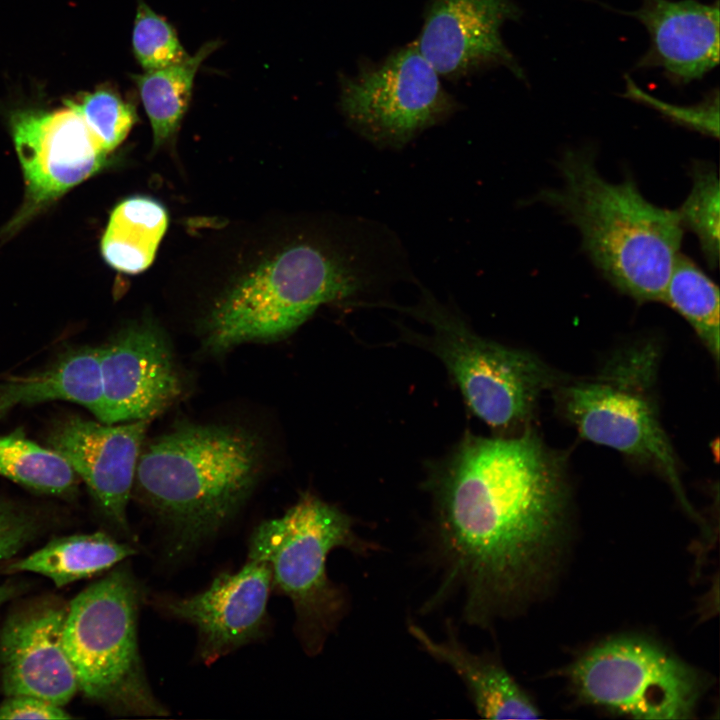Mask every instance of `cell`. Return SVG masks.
Listing matches in <instances>:
<instances>
[{
	"label": "cell",
	"instance_id": "1",
	"mask_svg": "<svg viewBox=\"0 0 720 720\" xmlns=\"http://www.w3.org/2000/svg\"><path fill=\"white\" fill-rule=\"evenodd\" d=\"M430 554L440 580L422 607L462 599L486 627L535 583L566 515L565 458L528 426L509 437L467 435L433 474Z\"/></svg>",
	"mask_w": 720,
	"mask_h": 720
},
{
	"label": "cell",
	"instance_id": "2",
	"mask_svg": "<svg viewBox=\"0 0 720 720\" xmlns=\"http://www.w3.org/2000/svg\"><path fill=\"white\" fill-rule=\"evenodd\" d=\"M399 245L374 223L344 218L259 265L211 310L204 345L214 353L292 333L323 304L377 289L401 272Z\"/></svg>",
	"mask_w": 720,
	"mask_h": 720
},
{
	"label": "cell",
	"instance_id": "3",
	"mask_svg": "<svg viewBox=\"0 0 720 720\" xmlns=\"http://www.w3.org/2000/svg\"><path fill=\"white\" fill-rule=\"evenodd\" d=\"M557 169L562 185L540 191L533 201L556 209L578 229L582 249L619 292L638 303L662 302L684 233L677 210L648 201L631 176L606 180L591 148L565 150Z\"/></svg>",
	"mask_w": 720,
	"mask_h": 720
},
{
	"label": "cell",
	"instance_id": "4",
	"mask_svg": "<svg viewBox=\"0 0 720 720\" xmlns=\"http://www.w3.org/2000/svg\"><path fill=\"white\" fill-rule=\"evenodd\" d=\"M261 465L254 435L229 425L182 424L140 452V500L168 531L167 553L184 556L215 535L253 490Z\"/></svg>",
	"mask_w": 720,
	"mask_h": 720
},
{
	"label": "cell",
	"instance_id": "5",
	"mask_svg": "<svg viewBox=\"0 0 720 720\" xmlns=\"http://www.w3.org/2000/svg\"><path fill=\"white\" fill-rule=\"evenodd\" d=\"M337 548L367 555L378 545L356 533L351 516L312 494L260 523L248 542L247 557L267 562L272 589L291 600L296 634L312 656L321 652L348 608L346 592L327 574L328 556Z\"/></svg>",
	"mask_w": 720,
	"mask_h": 720
},
{
	"label": "cell",
	"instance_id": "6",
	"mask_svg": "<svg viewBox=\"0 0 720 720\" xmlns=\"http://www.w3.org/2000/svg\"><path fill=\"white\" fill-rule=\"evenodd\" d=\"M659 350L642 342L623 349L592 378L555 385L561 414L579 435L646 464L670 484L685 510L686 498L673 447L662 427L655 384Z\"/></svg>",
	"mask_w": 720,
	"mask_h": 720
},
{
	"label": "cell",
	"instance_id": "7",
	"mask_svg": "<svg viewBox=\"0 0 720 720\" xmlns=\"http://www.w3.org/2000/svg\"><path fill=\"white\" fill-rule=\"evenodd\" d=\"M143 590L127 568L93 583L71 602L63 641L79 690L113 711L162 717L139 653L137 620Z\"/></svg>",
	"mask_w": 720,
	"mask_h": 720
},
{
	"label": "cell",
	"instance_id": "8",
	"mask_svg": "<svg viewBox=\"0 0 720 720\" xmlns=\"http://www.w3.org/2000/svg\"><path fill=\"white\" fill-rule=\"evenodd\" d=\"M407 310L432 328L433 350L474 415L498 431L530 426L540 396L558 383L551 368L530 352L480 337L426 290Z\"/></svg>",
	"mask_w": 720,
	"mask_h": 720
},
{
	"label": "cell",
	"instance_id": "9",
	"mask_svg": "<svg viewBox=\"0 0 720 720\" xmlns=\"http://www.w3.org/2000/svg\"><path fill=\"white\" fill-rule=\"evenodd\" d=\"M569 679L584 702L636 719H688L703 680L691 666L653 641L621 636L587 651Z\"/></svg>",
	"mask_w": 720,
	"mask_h": 720
},
{
	"label": "cell",
	"instance_id": "10",
	"mask_svg": "<svg viewBox=\"0 0 720 720\" xmlns=\"http://www.w3.org/2000/svg\"><path fill=\"white\" fill-rule=\"evenodd\" d=\"M340 108L347 123L382 148L400 149L458 109L415 42L378 64L344 76Z\"/></svg>",
	"mask_w": 720,
	"mask_h": 720
},
{
	"label": "cell",
	"instance_id": "11",
	"mask_svg": "<svg viewBox=\"0 0 720 720\" xmlns=\"http://www.w3.org/2000/svg\"><path fill=\"white\" fill-rule=\"evenodd\" d=\"M272 590L267 562L247 557L236 572H223L197 594H156L152 605L162 614L189 623L198 634V656L205 664L265 636Z\"/></svg>",
	"mask_w": 720,
	"mask_h": 720
},
{
	"label": "cell",
	"instance_id": "12",
	"mask_svg": "<svg viewBox=\"0 0 720 720\" xmlns=\"http://www.w3.org/2000/svg\"><path fill=\"white\" fill-rule=\"evenodd\" d=\"M10 130L34 205L59 197L107 160L108 153L68 104L52 111H17L10 118Z\"/></svg>",
	"mask_w": 720,
	"mask_h": 720
},
{
	"label": "cell",
	"instance_id": "13",
	"mask_svg": "<svg viewBox=\"0 0 720 720\" xmlns=\"http://www.w3.org/2000/svg\"><path fill=\"white\" fill-rule=\"evenodd\" d=\"M99 349L103 385L99 421L151 420L180 396L182 382L172 351L153 324L128 327Z\"/></svg>",
	"mask_w": 720,
	"mask_h": 720
},
{
	"label": "cell",
	"instance_id": "14",
	"mask_svg": "<svg viewBox=\"0 0 720 720\" xmlns=\"http://www.w3.org/2000/svg\"><path fill=\"white\" fill-rule=\"evenodd\" d=\"M151 420L108 424L66 417L53 426L48 447L61 455L89 488L106 517L130 533L127 505Z\"/></svg>",
	"mask_w": 720,
	"mask_h": 720
},
{
	"label": "cell",
	"instance_id": "15",
	"mask_svg": "<svg viewBox=\"0 0 720 720\" xmlns=\"http://www.w3.org/2000/svg\"><path fill=\"white\" fill-rule=\"evenodd\" d=\"M520 14L513 0H431L415 43L440 76L459 78L503 66L524 79L501 37L503 24Z\"/></svg>",
	"mask_w": 720,
	"mask_h": 720
},
{
	"label": "cell",
	"instance_id": "16",
	"mask_svg": "<svg viewBox=\"0 0 720 720\" xmlns=\"http://www.w3.org/2000/svg\"><path fill=\"white\" fill-rule=\"evenodd\" d=\"M66 613L43 603L7 620L0 632V668L8 697L31 696L63 707L79 690L63 641Z\"/></svg>",
	"mask_w": 720,
	"mask_h": 720
},
{
	"label": "cell",
	"instance_id": "17",
	"mask_svg": "<svg viewBox=\"0 0 720 720\" xmlns=\"http://www.w3.org/2000/svg\"><path fill=\"white\" fill-rule=\"evenodd\" d=\"M630 15L647 29L651 44L636 68H661L678 85L701 79L719 63V1L642 0Z\"/></svg>",
	"mask_w": 720,
	"mask_h": 720
},
{
	"label": "cell",
	"instance_id": "18",
	"mask_svg": "<svg viewBox=\"0 0 720 720\" xmlns=\"http://www.w3.org/2000/svg\"><path fill=\"white\" fill-rule=\"evenodd\" d=\"M447 637L436 641L419 625L409 622L408 632L436 661L446 664L462 680L476 712L487 719H535L540 710L505 667L489 654L469 651L448 620Z\"/></svg>",
	"mask_w": 720,
	"mask_h": 720
},
{
	"label": "cell",
	"instance_id": "19",
	"mask_svg": "<svg viewBox=\"0 0 720 720\" xmlns=\"http://www.w3.org/2000/svg\"><path fill=\"white\" fill-rule=\"evenodd\" d=\"M55 400L82 405L100 419L103 385L99 347L72 348L42 371L0 381V418L17 406Z\"/></svg>",
	"mask_w": 720,
	"mask_h": 720
},
{
	"label": "cell",
	"instance_id": "20",
	"mask_svg": "<svg viewBox=\"0 0 720 720\" xmlns=\"http://www.w3.org/2000/svg\"><path fill=\"white\" fill-rule=\"evenodd\" d=\"M135 553L131 545L103 532L77 534L50 541L8 565L7 572L38 573L62 587L105 571Z\"/></svg>",
	"mask_w": 720,
	"mask_h": 720
},
{
	"label": "cell",
	"instance_id": "21",
	"mask_svg": "<svg viewBox=\"0 0 720 720\" xmlns=\"http://www.w3.org/2000/svg\"><path fill=\"white\" fill-rule=\"evenodd\" d=\"M167 226V211L158 201L143 196L125 199L114 208L104 232V260L120 272L144 271L152 263Z\"/></svg>",
	"mask_w": 720,
	"mask_h": 720
},
{
	"label": "cell",
	"instance_id": "22",
	"mask_svg": "<svg viewBox=\"0 0 720 720\" xmlns=\"http://www.w3.org/2000/svg\"><path fill=\"white\" fill-rule=\"evenodd\" d=\"M220 44L217 40L206 42L180 64L133 76L152 126L155 147L177 131L189 106L197 71Z\"/></svg>",
	"mask_w": 720,
	"mask_h": 720
},
{
	"label": "cell",
	"instance_id": "23",
	"mask_svg": "<svg viewBox=\"0 0 720 720\" xmlns=\"http://www.w3.org/2000/svg\"><path fill=\"white\" fill-rule=\"evenodd\" d=\"M0 475L44 494L71 498L78 490L77 474L69 463L21 430L0 436Z\"/></svg>",
	"mask_w": 720,
	"mask_h": 720
},
{
	"label": "cell",
	"instance_id": "24",
	"mask_svg": "<svg viewBox=\"0 0 720 720\" xmlns=\"http://www.w3.org/2000/svg\"><path fill=\"white\" fill-rule=\"evenodd\" d=\"M662 302L684 318L711 354L719 360V289L690 258L680 254Z\"/></svg>",
	"mask_w": 720,
	"mask_h": 720
},
{
	"label": "cell",
	"instance_id": "25",
	"mask_svg": "<svg viewBox=\"0 0 720 720\" xmlns=\"http://www.w3.org/2000/svg\"><path fill=\"white\" fill-rule=\"evenodd\" d=\"M692 187L676 209L683 228L696 236L703 258L710 269L719 262V178L711 162L694 161L690 167Z\"/></svg>",
	"mask_w": 720,
	"mask_h": 720
},
{
	"label": "cell",
	"instance_id": "26",
	"mask_svg": "<svg viewBox=\"0 0 720 720\" xmlns=\"http://www.w3.org/2000/svg\"><path fill=\"white\" fill-rule=\"evenodd\" d=\"M67 104L79 113L107 153L122 143L137 120L134 106L112 88H98Z\"/></svg>",
	"mask_w": 720,
	"mask_h": 720
},
{
	"label": "cell",
	"instance_id": "27",
	"mask_svg": "<svg viewBox=\"0 0 720 720\" xmlns=\"http://www.w3.org/2000/svg\"><path fill=\"white\" fill-rule=\"evenodd\" d=\"M132 48L144 71L177 65L190 56L173 26L141 0L132 30Z\"/></svg>",
	"mask_w": 720,
	"mask_h": 720
},
{
	"label": "cell",
	"instance_id": "28",
	"mask_svg": "<svg viewBox=\"0 0 720 720\" xmlns=\"http://www.w3.org/2000/svg\"><path fill=\"white\" fill-rule=\"evenodd\" d=\"M625 88L623 94L625 98L654 109L673 123L706 136L718 138L719 94L717 89L707 95L701 102L695 105L683 106L653 97L641 89L628 75H625Z\"/></svg>",
	"mask_w": 720,
	"mask_h": 720
},
{
	"label": "cell",
	"instance_id": "29",
	"mask_svg": "<svg viewBox=\"0 0 720 720\" xmlns=\"http://www.w3.org/2000/svg\"><path fill=\"white\" fill-rule=\"evenodd\" d=\"M37 530V519L30 512L0 499V560L16 555Z\"/></svg>",
	"mask_w": 720,
	"mask_h": 720
},
{
	"label": "cell",
	"instance_id": "30",
	"mask_svg": "<svg viewBox=\"0 0 720 720\" xmlns=\"http://www.w3.org/2000/svg\"><path fill=\"white\" fill-rule=\"evenodd\" d=\"M61 706L31 696H11L0 705V719H69Z\"/></svg>",
	"mask_w": 720,
	"mask_h": 720
},
{
	"label": "cell",
	"instance_id": "31",
	"mask_svg": "<svg viewBox=\"0 0 720 720\" xmlns=\"http://www.w3.org/2000/svg\"><path fill=\"white\" fill-rule=\"evenodd\" d=\"M15 588L9 585L0 586V607L14 594Z\"/></svg>",
	"mask_w": 720,
	"mask_h": 720
}]
</instances>
